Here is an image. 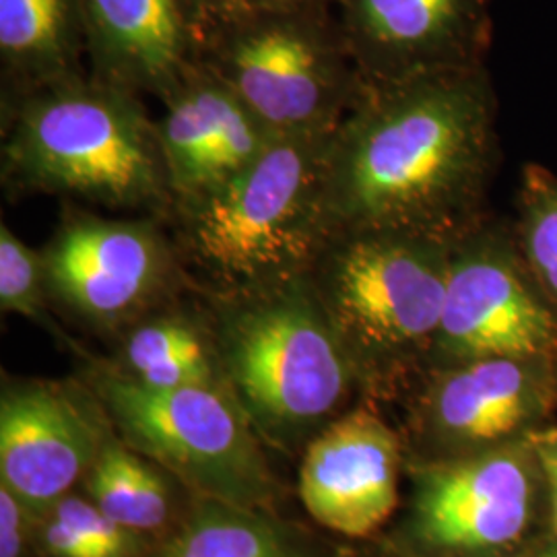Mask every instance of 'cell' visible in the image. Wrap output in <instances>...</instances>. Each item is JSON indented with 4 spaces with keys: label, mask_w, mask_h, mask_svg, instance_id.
Masks as SVG:
<instances>
[{
    "label": "cell",
    "mask_w": 557,
    "mask_h": 557,
    "mask_svg": "<svg viewBox=\"0 0 557 557\" xmlns=\"http://www.w3.org/2000/svg\"><path fill=\"white\" fill-rule=\"evenodd\" d=\"M499 158L487 66L366 85L329 147V232L455 242L490 213Z\"/></svg>",
    "instance_id": "obj_1"
},
{
    "label": "cell",
    "mask_w": 557,
    "mask_h": 557,
    "mask_svg": "<svg viewBox=\"0 0 557 557\" xmlns=\"http://www.w3.org/2000/svg\"><path fill=\"white\" fill-rule=\"evenodd\" d=\"M481 358L557 361V312L520 255L512 220L494 213L453 242L430 368Z\"/></svg>",
    "instance_id": "obj_8"
},
{
    "label": "cell",
    "mask_w": 557,
    "mask_h": 557,
    "mask_svg": "<svg viewBox=\"0 0 557 557\" xmlns=\"http://www.w3.org/2000/svg\"><path fill=\"white\" fill-rule=\"evenodd\" d=\"M40 252L50 299L103 329H124L190 283L158 215L103 218L66 202Z\"/></svg>",
    "instance_id": "obj_9"
},
{
    "label": "cell",
    "mask_w": 557,
    "mask_h": 557,
    "mask_svg": "<svg viewBox=\"0 0 557 557\" xmlns=\"http://www.w3.org/2000/svg\"><path fill=\"white\" fill-rule=\"evenodd\" d=\"M41 541L52 557H100L75 529H71L52 515H48V520L44 524Z\"/></svg>",
    "instance_id": "obj_26"
},
{
    "label": "cell",
    "mask_w": 557,
    "mask_h": 557,
    "mask_svg": "<svg viewBox=\"0 0 557 557\" xmlns=\"http://www.w3.org/2000/svg\"><path fill=\"white\" fill-rule=\"evenodd\" d=\"M195 60L277 137L333 135L366 87L333 9H252Z\"/></svg>",
    "instance_id": "obj_6"
},
{
    "label": "cell",
    "mask_w": 557,
    "mask_h": 557,
    "mask_svg": "<svg viewBox=\"0 0 557 557\" xmlns=\"http://www.w3.org/2000/svg\"><path fill=\"white\" fill-rule=\"evenodd\" d=\"M48 283L41 252L25 244L2 221L0 225V308L50 326Z\"/></svg>",
    "instance_id": "obj_22"
},
{
    "label": "cell",
    "mask_w": 557,
    "mask_h": 557,
    "mask_svg": "<svg viewBox=\"0 0 557 557\" xmlns=\"http://www.w3.org/2000/svg\"><path fill=\"white\" fill-rule=\"evenodd\" d=\"M182 4L195 36V48L200 40L242 20L255 9L252 0H182Z\"/></svg>",
    "instance_id": "obj_24"
},
{
    "label": "cell",
    "mask_w": 557,
    "mask_h": 557,
    "mask_svg": "<svg viewBox=\"0 0 557 557\" xmlns=\"http://www.w3.org/2000/svg\"><path fill=\"white\" fill-rule=\"evenodd\" d=\"M531 446L539 460V467L549 485L552 496V517L554 531L557 533V428L541 430L531 434Z\"/></svg>",
    "instance_id": "obj_27"
},
{
    "label": "cell",
    "mask_w": 557,
    "mask_h": 557,
    "mask_svg": "<svg viewBox=\"0 0 557 557\" xmlns=\"http://www.w3.org/2000/svg\"><path fill=\"white\" fill-rule=\"evenodd\" d=\"M89 73L163 100L195 62L182 0H81Z\"/></svg>",
    "instance_id": "obj_14"
},
{
    "label": "cell",
    "mask_w": 557,
    "mask_h": 557,
    "mask_svg": "<svg viewBox=\"0 0 557 557\" xmlns=\"http://www.w3.org/2000/svg\"><path fill=\"white\" fill-rule=\"evenodd\" d=\"M496 0H337L366 85L487 66Z\"/></svg>",
    "instance_id": "obj_10"
},
{
    "label": "cell",
    "mask_w": 557,
    "mask_h": 557,
    "mask_svg": "<svg viewBox=\"0 0 557 557\" xmlns=\"http://www.w3.org/2000/svg\"><path fill=\"white\" fill-rule=\"evenodd\" d=\"M397 434L359 407L331 421L299 469V496L324 529L347 537L374 533L398 502Z\"/></svg>",
    "instance_id": "obj_12"
},
{
    "label": "cell",
    "mask_w": 557,
    "mask_h": 557,
    "mask_svg": "<svg viewBox=\"0 0 557 557\" xmlns=\"http://www.w3.org/2000/svg\"><path fill=\"white\" fill-rule=\"evenodd\" d=\"M94 391V388H91ZM100 398L66 382L23 380L0 398V479L32 515L50 510L103 446Z\"/></svg>",
    "instance_id": "obj_11"
},
{
    "label": "cell",
    "mask_w": 557,
    "mask_h": 557,
    "mask_svg": "<svg viewBox=\"0 0 557 557\" xmlns=\"http://www.w3.org/2000/svg\"><path fill=\"white\" fill-rule=\"evenodd\" d=\"M531 494V469L512 450L436 467L419 485V531L446 549L504 547L524 533Z\"/></svg>",
    "instance_id": "obj_13"
},
{
    "label": "cell",
    "mask_w": 557,
    "mask_h": 557,
    "mask_svg": "<svg viewBox=\"0 0 557 557\" xmlns=\"http://www.w3.org/2000/svg\"><path fill=\"white\" fill-rule=\"evenodd\" d=\"M81 0H0L2 101L89 73Z\"/></svg>",
    "instance_id": "obj_17"
},
{
    "label": "cell",
    "mask_w": 557,
    "mask_h": 557,
    "mask_svg": "<svg viewBox=\"0 0 557 557\" xmlns=\"http://www.w3.org/2000/svg\"><path fill=\"white\" fill-rule=\"evenodd\" d=\"M227 98V87L195 60L178 85L160 100L163 114L158 119V133L174 205L199 193Z\"/></svg>",
    "instance_id": "obj_18"
},
{
    "label": "cell",
    "mask_w": 557,
    "mask_h": 557,
    "mask_svg": "<svg viewBox=\"0 0 557 557\" xmlns=\"http://www.w3.org/2000/svg\"><path fill=\"white\" fill-rule=\"evenodd\" d=\"M333 135L273 137L238 176L172 207L165 223L197 289L221 298L310 271L331 236L324 186Z\"/></svg>",
    "instance_id": "obj_3"
},
{
    "label": "cell",
    "mask_w": 557,
    "mask_h": 557,
    "mask_svg": "<svg viewBox=\"0 0 557 557\" xmlns=\"http://www.w3.org/2000/svg\"><path fill=\"white\" fill-rule=\"evenodd\" d=\"M337 0H252L255 9L273 11H294V9H333Z\"/></svg>",
    "instance_id": "obj_28"
},
{
    "label": "cell",
    "mask_w": 557,
    "mask_h": 557,
    "mask_svg": "<svg viewBox=\"0 0 557 557\" xmlns=\"http://www.w3.org/2000/svg\"><path fill=\"white\" fill-rule=\"evenodd\" d=\"M453 242L407 232H335L306 273L358 379L430 361Z\"/></svg>",
    "instance_id": "obj_5"
},
{
    "label": "cell",
    "mask_w": 557,
    "mask_h": 557,
    "mask_svg": "<svg viewBox=\"0 0 557 557\" xmlns=\"http://www.w3.org/2000/svg\"><path fill=\"white\" fill-rule=\"evenodd\" d=\"M211 304L225 384L262 425L292 430L319 423L359 382L308 275Z\"/></svg>",
    "instance_id": "obj_4"
},
{
    "label": "cell",
    "mask_w": 557,
    "mask_h": 557,
    "mask_svg": "<svg viewBox=\"0 0 557 557\" xmlns=\"http://www.w3.org/2000/svg\"><path fill=\"white\" fill-rule=\"evenodd\" d=\"M512 227L522 259L557 312V174L541 163L520 172Z\"/></svg>",
    "instance_id": "obj_21"
},
{
    "label": "cell",
    "mask_w": 557,
    "mask_h": 557,
    "mask_svg": "<svg viewBox=\"0 0 557 557\" xmlns=\"http://www.w3.org/2000/svg\"><path fill=\"white\" fill-rule=\"evenodd\" d=\"M0 106V180L9 199L48 195L170 215L158 120L137 94L85 73Z\"/></svg>",
    "instance_id": "obj_2"
},
{
    "label": "cell",
    "mask_w": 557,
    "mask_h": 557,
    "mask_svg": "<svg viewBox=\"0 0 557 557\" xmlns=\"http://www.w3.org/2000/svg\"><path fill=\"white\" fill-rule=\"evenodd\" d=\"M541 557H557V547H554V549H549L547 554H543Z\"/></svg>",
    "instance_id": "obj_29"
},
{
    "label": "cell",
    "mask_w": 557,
    "mask_h": 557,
    "mask_svg": "<svg viewBox=\"0 0 557 557\" xmlns=\"http://www.w3.org/2000/svg\"><path fill=\"white\" fill-rule=\"evenodd\" d=\"M186 287L122 329L114 366L122 374L153 388L227 386L213 304L207 319L182 310L176 301Z\"/></svg>",
    "instance_id": "obj_16"
},
{
    "label": "cell",
    "mask_w": 557,
    "mask_h": 557,
    "mask_svg": "<svg viewBox=\"0 0 557 557\" xmlns=\"http://www.w3.org/2000/svg\"><path fill=\"white\" fill-rule=\"evenodd\" d=\"M430 372L425 416L450 438H508L557 397V361L552 359H469Z\"/></svg>",
    "instance_id": "obj_15"
},
{
    "label": "cell",
    "mask_w": 557,
    "mask_h": 557,
    "mask_svg": "<svg viewBox=\"0 0 557 557\" xmlns=\"http://www.w3.org/2000/svg\"><path fill=\"white\" fill-rule=\"evenodd\" d=\"M50 515L75 529L100 557H133L137 552V533L106 517L94 502L64 496Z\"/></svg>",
    "instance_id": "obj_23"
},
{
    "label": "cell",
    "mask_w": 557,
    "mask_h": 557,
    "mask_svg": "<svg viewBox=\"0 0 557 557\" xmlns=\"http://www.w3.org/2000/svg\"><path fill=\"white\" fill-rule=\"evenodd\" d=\"M25 515H32L9 487L0 485V557H21L25 547Z\"/></svg>",
    "instance_id": "obj_25"
},
{
    "label": "cell",
    "mask_w": 557,
    "mask_h": 557,
    "mask_svg": "<svg viewBox=\"0 0 557 557\" xmlns=\"http://www.w3.org/2000/svg\"><path fill=\"white\" fill-rule=\"evenodd\" d=\"M147 557H299L277 529L257 515L215 499H202Z\"/></svg>",
    "instance_id": "obj_19"
},
{
    "label": "cell",
    "mask_w": 557,
    "mask_h": 557,
    "mask_svg": "<svg viewBox=\"0 0 557 557\" xmlns=\"http://www.w3.org/2000/svg\"><path fill=\"white\" fill-rule=\"evenodd\" d=\"M87 492L106 517L135 533L160 529L170 512L165 481L135 450L116 442H103L89 469Z\"/></svg>",
    "instance_id": "obj_20"
},
{
    "label": "cell",
    "mask_w": 557,
    "mask_h": 557,
    "mask_svg": "<svg viewBox=\"0 0 557 557\" xmlns=\"http://www.w3.org/2000/svg\"><path fill=\"white\" fill-rule=\"evenodd\" d=\"M89 386L135 453L156 458L202 498L255 510L273 496L250 416L227 386L153 388L114 366H94Z\"/></svg>",
    "instance_id": "obj_7"
}]
</instances>
